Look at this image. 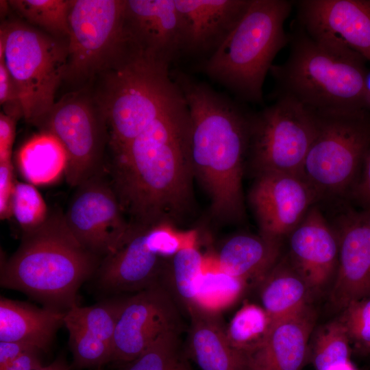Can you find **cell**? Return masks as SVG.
<instances>
[{
	"instance_id": "cell-37",
	"label": "cell",
	"mask_w": 370,
	"mask_h": 370,
	"mask_svg": "<svg viewBox=\"0 0 370 370\" xmlns=\"http://www.w3.org/2000/svg\"><path fill=\"white\" fill-rule=\"evenodd\" d=\"M0 103L4 106L5 114L16 120L23 117L17 88L3 59H0Z\"/></svg>"
},
{
	"instance_id": "cell-10",
	"label": "cell",
	"mask_w": 370,
	"mask_h": 370,
	"mask_svg": "<svg viewBox=\"0 0 370 370\" xmlns=\"http://www.w3.org/2000/svg\"><path fill=\"white\" fill-rule=\"evenodd\" d=\"M125 3V0H71L65 77H91L126 51Z\"/></svg>"
},
{
	"instance_id": "cell-30",
	"label": "cell",
	"mask_w": 370,
	"mask_h": 370,
	"mask_svg": "<svg viewBox=\"0 0 370 370\" xmlns=\"http://www.w3.org/2000/svg\"><path fill=\"white\" fill-rule=\"evenodd\" d=\"M125 300V298H116L90 306L75 305L65 312L64 325L82 328L112 346Z\"/></svg>"
},
{
	"instance_id": "cell-13",
	"label": "cell",
	"mask_w": 370,
	"mask_h": 370,
	"mask_svg": "<svg viewBox=\"0 0 370 370\" xmlns=\"http://www.w3.org/2000/svg\"><path fill=\"white\" fill-rule=\"evenodd\" d=\"M179 313L168 291L156 283L125 298L113 339L112 362L123 365L163 334L180 330Z\"/></svg>"
},
{
	"instance_id": "cell-6",
	"label": "cell",
	"mask_w": 370,
	"mask_h": 370,
	"mask_svg": "<svg viewBox=\"0 0 370 370\" xmlns=\"http://www.w3.org/2000/svg\"><path fill=\"white\" fill-rule=\"evenodd\" d=\"M293 4L286 0H251L223 44L204 60L201 71L240 99L262 103L266 75L289 42L284 23Z\"/></svg>"
},
{
	"instance_id": "cell-44",
	"label": "cell",
	"mask_w": 370,
	"mask_h": 370,
	"mask_svg": "<svg viewBox=\"0 0 370 370\" xmlns=\"http://www.w3.org/2000/svg\"><path fill=\"white\" fill-rule=\"evenodd\" d=\"M70 367L63 358H58L50 365L38 370H69Z\"/></svg>"
},
{
	"instance_id": "cell-9",
	"label": "cell",
	"mask_w": 370,
	"mask_h": 370,
	"mask_svg": "<svg viewBox=\"0 0 370 370\" xmlns=\"http://www.w3.org/2000/svg\"><path fill=\"white\" fill-rule=\"evenodd\" d=\"M252 113L247 162L254 176L281 173L302 176L304 163L315 136L314 112L287 96Z\"/></svg>"
},
{
	"instance_id": "cell-27",
	"label": "cell",
	"mask_w": 370,
	"mask_h": 370,
	"mask_svg": "<svg viewBox=\"0 0 370 370\" xmlns=\"http://www.w3.org/2000/svg\"><path fill=\"white\" fill-rule=\"evenodd\" d=\"M247 284L214 267L206 269L199 283L195 308L191 311L197 310L219 315L241 297Z\"/></svg>"
},
{
	"instance_id": "cell-33",
	"label": "cell",
	"mask_w": 370,
	"mask_h": 370,
	"mask_svg": "<svg viewBox=\"0 0 370 370\" xmlns=\"http://www.w3.org/2000/svg\"><path fill=\"white\" fill-rule=\"evenodd\" d=\"M180 330H172L158 337L121 370H174L184 358L180 354Z\"/></svg>"
},
{
	"instance_id": "cell-26",
	"label": "cell",
	"mask_w": 370,
	"mask_h": 370,
	"mask_svg": "<svg viewBox=\"0 0 370 370\" xmlns=\"http://www.w3.org/2000/svg\"><path fill=\"white\" fill-rule=\"evenodd\" d=\"M66 151L53 134L41 131L27 140L17 155L21 174L28 183L47 185L65 174Z\"/></svg>"
},
{
	"instance_id": "cell-38",
	"label": "cell",
	"mask_w": 370,
	"mask_h": 370,
	"mask_svg": "<svg viewBox=\"0 0 370 370\" xmlns=\"http://www.w3.org/2000/svg\"><path fill=\"white\" fill-rule=\"evenodd\" d=\"M16 181L11 159L0 160V219L12 217L11 201Z\"/></svg>"
},
{
	"instance_id": "cell-28",
	"label": "cell",
	"mask_w": 370,
	"mask_h": 370,
	"mask_svg": "<svg viewBox=\"0 0 370 370\" xmlns=\"http://www.w3.org/2000/svg\"><path fill=\"white\" fill-rule=\"evenodd\" d=\"M272 322L262 306L245 304L225 329L228 341L233 348L247 357L263 343Z\"/></svg>"
},
{
	"instance_id": "cell-25",
	"label": "cell",
	"mask_w": 370,
	"mask_h": 370,
	"mask_svg": "<svg viewBox=\"0 0 370 370\" xmlns=\"http://www.w3.org/2000/svg\"><path fill=\"white\" fill-rule=\"evenodd\" d=\"M260 284L262 307L273 321L310 305L314 295L286 254L282 255Z\"/></svg>"
},
{
	"instance_id": "cell-1",
	"label": "cell",
	"mask_w": 370,
	"mask_h": 370,
	"mask_svg": "<svg viewBox=\"0 0 370 370\" xmlns=\"http://www.w3.org/2000/svg\"><path fill=\"white\" fill-rule=\"evenodd\" d=\"M189 115L181 96L117 153L106 172L131 225L175 226L193 204Z\"/></svg>"
},
{
	"instance_id": "cell-22",
	"label": "cell",
	"mask_w": 370,
	"mask_h": 370,
	"mask_svg": "<svg viewBox=\"0 0 370 370\" xmlns=\"http://www.w3.org/2000/svg\"><path fill=\"white\" fill-rule=\"evenodd\" d=\"M282 245L260 233L236 234L220 247L213 267L247 284L260 283L283 254Z\"/></svg>"
},
{
	"instance_id": "cell-3",
	"label": "cell",
	"mask_w": 370,
	"mask_h": 370,
	"mask_svg": "<svg viewBox=\"0 0 370 370\" xmlns=\"http://www.w3.org/2000/svg\"><path fill=\"white\" fill-rule=\"evenodd\" d=\"M101 261L73 236L63 212H50L41 226L23 232L16 251L1 260L0 284L66 312L77 305L79 287Z\"/></svg>"
},
{
	"instance_id": "cell-15",
	"label": "cell",
	"mask_w": 370,
	"mask_h": 370,
	"mask_svg": "<svg viewBox=\"0 0 370 370\" xmlns=\"http://www.w3.org/2000/svg\"><path fill=\"white\" fill-rule=\"evenodd\" d=\"M330 221L338 241V263L329 301L341 312L348 304L370 296V209L338 210Z\"/></svg>"
},
{
	"instance_id": "cell-29",
	"label": "cell",
	"mask_w": 370,
	"mask_h": 370,
	"mask_svg": "<svg viewBox=\"0 0 370 370\" xmlns=\"http://www.w3.org/2000/svg\"><path fill=\"white\" fill-rule=\"evenodd\" d=\"M195 245L180 249L167 266L175 294L188 313L195 308L199 283L206 268V259Z\"/></svg>"
},
{
	"instance_id": "cell-11",
	"label": "cell",
	"mask_w": 370,
	"mask_h": 370,
	"mask_svg": "<svg viewBox=\"0 0 370 370\" xmlns=\"http://www.w3.org/2000/svg\"><path fill=\"white\" fill-rule=\"evenodd\" d=\"M56 136L67 153L65 178L79 184L105 171L103 153L108 144L106 120L95 99L77 92L62 97L37 125Z\"/></svg>"
},
{
	"instance_id": "cell-20",
	"label": "cell",
	"mask_w": 370,
	"mask_h": 370,
	"mask_svg": "<svg viewBox=\"0 0 370 370\" xmlns=\"http://www.w3.org/2000/svg\"><path fill=\"white\" fill-rule=\"evenodd\" d=\"M251 0H175L182 55L210 57L247 11Z\"/></svg>"
},
{
	"instance_id": "cell-43",
	"label": "cell",
	"mask_w": 370,
	"mask_h": 370,
	"mask_svg": "<svg viewBox=\"0 0 370 370\" xmlns=\"http://www.w3.org/2000/svg\"><path fill=\"white\" fill-rule=\"evenodd\" d=\"M362 103L364 108L370 111V70H367L365 77Z\"/></svg>"
},
{
	"instance_id": "cell-4",
	"label": "cell",
	"mask_w": 370,
	"mask_h": 370,
	"mask_svg": "<svg viewBox=\"0 0 370 370\" xmlns=\"http://www.w3.org/2000/svg\"><path fill=\"white\" fill-rule=\"evenodd\" d=\"M284 62L273 64L274 97L287 96L314 112L365 109L367 62L358 53L315 38L297 22ZM366 110V109H365Z\"/></svg>"
},
{
	"instance_id": "cell-12",
	"label": "cell",
	"mask_w": 370,
	"mask_h": 370,
	"mask_svg": "<svg viewBox=\"0 0 370 370\" xmlns=\"http://www.w3.org/2000/svg\"><path fill=\"white\" fill-rule=\"evenodd\" d=\"M106 170L77 187L64 213L69 229L89 251L101 260L114 253L132 235Z\"/></svg>"
},
{
	"instance_id": "cell-46",
	"label": "cell",
	"mask_w": 370,
	"mask_h": 370,
	"mask_svg": "<svg viewBox=\"0 0 370 370\" xmlns=\"http://www.w3.org/2000/svg\"><path fill=\"white\" fill-rule=\"evenodd\" d=\"M96 370H101L100 368H97Z\"/></svg>"
},
{
	"instance_id": "cell-18",
	"label": "cell",
	"mask_w": 370,
	"mask_h": 370,
	"mask_svg": "<svg viewBox=\"0 0 370 370\" xmlns=\"http://www.w3.org/2000/svg\"><path fill=\"white\" fill-rule=\"evenodd\" d=\"M286 238V255L313 295L332 284L338 263V237L317 204L310 208Z\"/></svg>"
},
{
	"instance_id": "cell-16",
	"label": "cell",
	"mask_w": 370,
	"mask_h": 370,
	"mask_svg": "<svg viewBox=\"0 0 370 370\" xmlns=\"http://www.w3.org/2000/svg\"><path fill=\"white\" fill-rule=\"evenodd\" d=\"M295 3L297 23L309 34L347 48L370 62V0Z\"/></svg>"
},
{
	"instance_id": "cell-32",
	"label": "cell",
	"mask_w": 370,
	"mask_h": 370,
	"mask_svg": "<svg viewBox=\"0 0 370 370\" xmlns=\"http://www.w3.org/2000/svg\"><path fill=\"white\" fill-rule=\"evenodd\" d=\"M8 4L28 23L55 38H68L71 0H11Z\"/></svg>"
},
{
	"instance_id": "cell-24",
	"label": "cell",
	"mask_w": 370,
	"mask_h": 370,
	"mask_svg": "<svg viewBox=\"0 0 370 370\" xmlns=\"http://www.w3.org/2000/svg\"><path fill=\"white\" fill-rule=\"evenodd\" d=\"M189 314L188 352L201 370H248L246 356L231 346L219 315L197 310Z\"/></svg>"
},
{
	"instance_id": "cell-42",
	"label": "cell",
	"mask_w": 370,
	"mask_h": 370,
	"mask_svg": "<svg viewBox=\"0 0 370 370\" xmlns=\"http://www.w3.org/2000/svg\"><path fill=\"white\" fill-rule=\"evenodd\" d=\"M33 349L37 348L21 342L0 341V369L10 363L24 352Z\"/></svg>"
},
{
	"instance_id": "cell-40",
	"label": "cell",
	"mask_w": 370,
	"mask_h": 370,
	"mask_svg": "<svg viewBox=\"0 0 370 370\" xmlns=\"http://www.w3.org/2000/svg\"><path fill=\"white\" fill-rule=\"evenodd\" d=\"M16 121L4 112L0 114V160L11 159Z\"/></svg>"
},
{
	"instance_id": "cell-17",
	"label": "cell",
	"mask_w": 370,
	"mask_h": 370,
	"mask_svg": "<svg viewBox=\"0 0 370 370\" xmlns=\"http://www.w3.org/2000/svg\"><path fill=\"white\" fill-rule=\"evenodd\" d=\"M127 47L171 64L182 56V33L175 0H125Z\"/></svg>"
},
{
	"instance_id": "cell-45",
	"label": "cell",
	"mask_w": 370,
	"mask_h": 370,
	"mask_svg": "<svg viewBox=\"0 0 370 370\" xmlns=\"http://www.w3.org/2000/svg\"><path fill=\"white\" fill-rule=\"evenodd\" d=\"M174 370H192V369L190 367L186 360L184 358L183 360L180 362V364Z\"/></svg>"
},
{
	"instance_id": "cell-19",
	"label": "cell",
	"mask_w": 370,
	"mask_h": 370,
	"mask_svg": "<svg viewBox=\"0 0 370 370\" xmlns=\"http://www.w3.org/2000/svg\"><path fill=\"white\" fill-rule=\"evenodd\" d=\"M151 227H138L114 253L103 258L96 271L98 283L110 292H138L164 275L170 260L158 249Z\"/></svg>"
},
{
	"instance_id": "cell-2",
	"label": "cell",
	"mask_w": 370,
	"mask_h": 370,
	"mask_svg": "<svg viewBox=\"0 0 370 370\" xmlns=\"http://www.w3.org/2000/svg\"><path fill=\"white\" fill-rule=\"evenodd\" d=\"M171 75L189 115V154L194 176L206 192L217 219L245 217L243 176L252 113L204 82L181 71Z\"/></svg>"
},
{
	"instance_id": "cell-41",
	"label": "cell",
	"mask_w": 370,
	"mask_h": 370,
	"mask_svg": "<svg viewBox=\"0 0 370 370\" xmlns=\"http://www.w3.org/2000/svg\"><path fill=\"white\" fill-rule=\"evenodd\" d=\"M37 349L28 350L0 370H38L43 367Z\"/></svg>"
},
{
	"instance_id": "cell-7",
	"label": "cell",
	"mask_w": 370,
	"mask_h": 370,
	"mask_svg": "<svg viewBox=\"0 0 370 370\" xmlns=\"http://www.w3.org/2000/svg\"><path fill=\"white\" fill-rule=\"evenodd\" d=\"M314 114L317 131L304 163L302 177L319 201H340L349 197L370 146V111Z\"/></svg>"
},
{
	"instance_id": "cell-36",
	"label": "cell",
	"mask_w": 370,
	"mask_h": 370,
	"mask_svg": "<svg viewBox=\"0 0 370 370\" xmlns=\"http://www.w3.org/2000/svg\"><path fill=\"white\" fill-rule=\"evenodd\" d=\"M338 318L354 350L363 356L370 355V296L348 304Z\"/></svg>"
},
{
	"instance_id": "cell-35",
	"label": "cell",
	"mask_w": 370,
	"mask_h": 370,
	"mask_svg": "<svg viewBox=\"0 0 370 370\" xmlns=\"http://www.w3.org/2000/svg\"><path fill=\"white\" fill-rule=\"evenodd\" d=\"M69 332V343L73 363L79 368L99 367L112 362V345L95 336L84 329L65 325Z\"/></svg>"
},
{
	"instance_id": "cell-31",
	"label": "cell",
	"mask_w": 370,
	"mask_h": 370,
	"mask_svg": "<svg viewBox=\"0 0 370 370\" xmlns=\"http://www.w3.org/2000/svg\"><path fill=\"white\" fill-rule=\"evenodd\" d=\"M351 343L338 318L314 332L312 358L316 370H334L350 362Z\"/></svg>"
},
{
	"instance_id": "cell-14",
	"label": "cell",
	"mask_w": 370,
	"mask_h": 370,
	"mask_svg": "<svg viewBox=\"0 0 370 370\" xmlns=\"http://www.w3.org/2000/svg\"><path fill=\"white\" fill-rule=\"evenodd\" d=\"M248 198L259 233L282 242L319 202L302 176L281 173L256 175Z\"/></svg>"
},
{
	"instance_id": "cell-8",
	"label": "cell",
	"mask_w": 370,
	"mask_h": 370,
	"mask_svg": "<svg viewBox=\"0 0 370 370\" xmlns=\"http://www.w3.org/2000/svg\"><path fill=\"white\" fill-rule=\"evenodd\" d=\"M67 58V43L57 38L18 21L1 24L0 59L15 84L27 123L38 125L54 106Z\"/></svg>"
},
{
	"instance_id": "cell-23",
	"label": "cell",
	"mask_w": 370,
	"mask_h": 370,
	"mask_svg": "<svg viewBox=\"0 0 370 370\" xmlns=\"http://www.w3.org/2000/svg\"><path fill=\"white\" fill-rule=\"evenodd\" d=\"M65 312L1 297L0 341L21 342L47 352Z\"/></svg>"
},
{
	"instance_id": "cell-34",
	"label": "cell",
	"mask_w": 370,
	"mask_h": 370,
	"mask_svg": "<svg viewBox=\"0 0 370 370\" xmlns=\"http://www.w3.org/2000/svg\"><path fill=\"white\" fill-rule=\"evenodd\" d=\"M12 217H14L23 232L41 226L48 219L50 212L42 196L34 184L15 182L12 201Z\"/></svg>"
},
{
	"instance_id": "cell-5",
	"label": "cell",
	"mask_w": 370,
	"mask_h": 370,
	"mask_svg": "<svg viewBox=\"0 0 370 370\" xmlns=\"http://www.w3.org/2000/svg\"><path fill=\"white\" fill-rule=\"evenodd\" d=\"M101 74L103 80L95 99L106 122L112 155L181 96L170 64L128 49Z\"/></svg>"
},
{
	"instance_id": "cell-39",
	"label": "cell",
	"mask_w": 370,
	"mask_h": 370,
	"mask_svg": "<svg viewBox=\"0 0 370 370\" xmlns=\"http://www.w3.org/2000/svg\"><path fill=\"white\" fill-rule=\"evenodd\" d=\"M348 197L361 208L370 209V146L365 155L358 180Z\"/></svg>"
},
{
	"instance_id": "cell-21",
	"label": "cell",
	"mask_w": 370,
	"mask_h": 370,
	"mask_svg": "<svg viewBox=\"0 0 370 370\" xmlns=\"http://www.w3.org/2000/svg\"><path fill=\"white\" fill-rule=\"evenodd\" d=\"M317 313L310 305L273 320L263 343L247 356L248 370H301Z\"/></svg>"
}]
</instances>
